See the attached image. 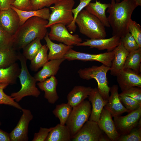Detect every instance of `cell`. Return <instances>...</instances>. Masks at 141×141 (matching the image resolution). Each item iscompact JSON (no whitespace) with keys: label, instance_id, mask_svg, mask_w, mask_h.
I'll list each match as a JSON object with an SVG mask.
<instances>
[{"label":"cell","instance_id":"484cf974","mask_svg":"<svg viewBox=\"0 0 141 141\" xmlns=\"http://www.w3.org/2000/svg\"><path fill=\"white\" fill-rule=\"evenodd\" d=\"M20 71L21 69L16 62L8 67L0 68V83L16 84Z\"/></svg>","mask_w":141,"mask_h":141},{"label":"cell","instance_id":"8d00e7d4","mask_svg":"<svg viewBox=\"0 0 141 141\" xmlns=\"http://www.w3.org/2000/svg\"><path fill=\"white\" fill-rule=\"evenodd\" d=\"M92 0H79L80 3L78 6L75 8L72 9V11L73 15V20L70 25L67 26L69 31L73 32L75 31L77 26L75 21L77 15Z\"/></svg>","mask_w":141,"mask_h":141},{"label":"cell","instance_id":"f546056e","mask_svg":"<svg viewBox=\"0 0 141 141\" xmlns=\"http://www.w3.org/2000/svg\"><path fill=\"white\" fill-rule=\"evenodd\" d=\"M48 50L46 44L42 45L37 55L30 60V68L32 71H37L48 61L47 54Z\"/></svg>","mask_w":141,"mask_h":141},{"label":"cell","instance_id":"e575fe53","mask_svg":"<svg viewBox=\"0 0 141 141\" xmlns=\"http://www.w3.org/2000/svg\"><path fill=\"white\" fill-rule=\"evenodd\" d=\"M120 101L124 106L130 112L141 107V102L121 93L119 94Z\"/></svg>","mask_w":141,"mask_h":141},{"label":"cell","instance_id":"30bf717a","mask_svg":"<svg viewBox=\"0 0 141 141\" xmlns=\"http://www.w3.org/2000/svg\"><path fill=\"white\" fill-rule=\"evenodd\" d=\"M114 57L113 51L98 54H91L78 52L71 49L65 54L64 58L68 61H96L110 67Z\"/></svg>","mask_w":141,"mask_h":141},{"label":"cell","instance_id":"5bb4252c","mask_svg":"<svg viewBox=\"0 0 141 141\" xmlns=\"http://www.w3.org/2000/svg\"><path fill=\"white\" fill-rule=\"evenodd\" d=\"M112 117L110 112L104 107L97 123L100 128L110 140L117 141L120 135L116 130Z\"/></svg>","mask_w":141,"mask_h":141},{"label":"cell","instance_id":"d6986e66","mask_svg":"<svg viewBox=\"0 0 141 141\" xmlns=\"http://www.w3.org/2000/svg\"><path fill=\"white\" fill-rule=\"evenodd\" d=\"M113 51L114 57L110 70L111 75L116 76L124 68L125 60L129 52L124 48L121 40L119 44Z\"/></svg>","mask_w":141,"mask_h":141},{"label":"cell","instance_id":"4fadbf2b","mask_svg":"<svg viewBox=\"0 0 141 141\" xmlns=\"http://www.w3.org/2000/svg\"><path fill=\"white\" fill-rule=\"evenodd\" d=\"M122 91L134 86L141 87V75L129 68H124L116 76Z\"/></svg>","mask_w":141,"mask_h":141},{"label":"cell","instance_id":"836d02e7","mask_svg":"<svg viewBox=\"0 0 141 141\" xmlns=\"http://www.w3.org/2000/svg\"><path fill=\"white\" fill-rule=\"evenodd\" d=\"M138 125L133 128L128 133L120 135L118 141H141V119Z\"/></svg>","mask_w":141,"mask_h":141},{"label":"cell","instance_id":"f35d334b","mask_svg":"<svg viewBox=\"0 0 141 141\" xmlns=\"http://www.w3.org/2000/svg\"><path fill=\"white\" fill-rule=\"evenodd\" d=\"M13 35L10 34L0 26V48H12Z\"/></svg>","mask_w":141,"mask_h":141},{"label":"cell","instance_id":"ba28073f","mask_svg":"<svg viewBox=\"0 0 141 141\" xmlns=\"http://www.w3.org/2000/svg\"><path fill=\"white\" fill-rule=\"evenodd\" d=\"M97 122L89 120L84 124L78 131L71 137L72 141H110L103 134Z\"/></svg>","mask_w":141,"mask_h":141},{"label":"cell","instance_id":"7bdbcfd3","mask_svg":"<svg viewBox=\"0 0 141 141\" xmlns=\"http://www.w3.org/2000/svg\"><path fill=\"white\" fill-rule=\"evenodd\" d=\"M12 5L20 10L31 11L30 0H15Z\"/></svg>","mask_w":141,"mask_h":141},{"label":"cell","instance_id":"7c38bea8","mask_svg":"<svg viewBox=\"0 0 141 141\" xmlns=\"http://www.w3.org/2000/svg\"><path fill=\"white\" fill-rule=\"evenodd\" d=\"M22 114L16 126L9 133L11 141H27L29 123L33 116L29 110L22 109Z\"/></svg>","mask_w":141,"mask_h":141},{"label":"cell","instance_id":"ee69618b","mask_svg":"<svg viewBox=\"0 0 141 141\" xmlns=\"http://www.w3.org/2000/svg\"><path fill=\"white\" fill-rule=\"evenodd\" d=\"M15 0H0V9L1 10H7L10 8L11 5Z\"/></svg>","mask_w":141,"mask_h":141},{"label":"cell","instance_id":"e0dca14e","mask_svg":"<svg viewBox=\"0 0 141 141\" xmlns=\"http://www.w3.org/2000/svg\"><path fill=\"white\" fill-rule=\"evenodd\" d=\"M118 86L114 85L110 87L111 95L109 96L108 102L104 107L111 114L112 117L121 115L125 112H130L121 103L118 92Z\"/></svg>","mask_w":141,"mask_h":141},{"label":"cell","instance_id":"1f68e13d","mask_svg":"<svg viewBox=\"0 0 141 141\" xmlns=\"http://www.w3.org/2000/svg\"><path fill=\"white\" fill-rule=\"evenodd\" d=\"M40 40L37 38L23 48L22 54L27 60H31L37 55L42 46Z\"/></svg>","mask_w":141,"mask_h":141},{"label":"cell","instance_id":"5b68a950","mask_svg":"<svg viewBox=\"0 0 141 141\" xmlns=\"http://www.w3.org/2000/svg\"><path fill=\"white\" fill-rule=\"evenodd\" d=\"M110 68L102 64L98 66L81 69L78 71L80 77L87 80L95 79L98 84V90L103 99L108 101L109 96L110 87L108 85L107 73Z\"/></svg>","mask_w":141,"mask_h":141},{"label":"cell","instance_id":"681fc988","mask_svg":"<svg viewBox=\"0 0 141 141\" xmlns=\"http://www.w3.org/2000/svg\"><path fill=\"white\" fill-rule=\"evenodd\" d=\"M1 11V10L0 9V12Z\"/></svg>","mask_w":141,"mask_h":141},{"label":"cell","instance_id":"277c9868","mask_svg":"<svg viewBox=\"0 0 141 141\" xmlns=\"http://www.w3.org/2000/svg\"><path fill=\"white\" fill-rule=\"evenodd\" d=\"M18 58L21 64V71L18 78L21 88L18 91L12 93L10 96L16 102L20 101L23 98L27 96L37 97L40 94V91L36 86L37 80L34 77L30 74L28 69L27 59L19 51H18Z\"/></svg>","mask_w":141,"mask_h":141},{"label":"cell","instance_id":"4dcf8cb0","mask_svg":"<svg viewBox=\"0 0 141 141\" xmlns=\"http://www.w3.org/2000/svg\"><path fill=\"white\" fill-rule=\"evenodd\" d=\"M72 107L68 103L57 105L52 111L55 117L59 120L60 124L65 125L72 111Z\"/></svg>","mask_w":141,"mask_h":141},{"label":"cell","instance_id":"83f0119b","mask_svg":"<svg viewBox=\"0 0 141 141\" xmlns=\"http://www.w3.org/2000/svg\"><path fill=\"white\" fill-rule=\"evenodd\" d=\"M18 51L13 48H0V68L8 67L18 60Z\"/></svg>","mask_w":141,"mask_h":141},{"label":"cell","instance_id":"d4e9b609","mask_svg":"<svg viewBox=\"0 0 141 141\" xmlns=\"http://www.w3.org/2000/svg\"><path fill=\"white\" fill-rule=\"evenodd\" d=\"M10 8L17 13L19 18V26L23 24L29 19L34 16L38 17L43 19L48 20L50 15L49 8H44L36 10L26 11L21 10L11 5Z\"/></svg>","mask_w":141,"mask_h":141},{"label":"cell","instance_id":"6da1fadb","mask_svg":"<svg viewBox=\"0 0 141 141\" xmlns=\"http://www.w3.org/2000/svg\"><path fill=\"white\" fill-rule=\"evenodd\" d=\"M138 6L134 0H123L118 3L111 0L107 12L109 14L107 18L113 36L121 38L129 32L128 24L133 12Z\"/></svg>","mask_w":141,"mask_h":141},{"label":"cell","instance_id":"8fae6325","mask_svg":"<svg viewBox=\"0 0 141 141\" xmlns=\"http://www.w3.org/2000/svg\"><path fill=\"white\" fill-rule=\"evenodd\" d=\"M141 117V107L126 115H120L114 117L116 128L119 135L129 133L137 125Z\"/></svg>","mask_w":141,"mask_h":141},{"label":"cell","instance_id":"74e56055","mask_svg":"<svg viewBox=\"0 0 141 141\" xmlns=\"http://www.w3.org/2000/svg\"><path fill=\"white\" fill-rule=\"evenodd\" d=\"M128 30L139 47L141 48V27L140 25L131 19L128 24Z\"/></svg>","mask_w":141,"mask_h":141},{"label":"cell","instance_id":"60d3db41","mask_svg":"<svg viewBox=\"0 0 141 141\" xmlns=\"http://www.w3.org/2000/svg\"><path fill=\"white\" fill-rule=\"evenodd\" d=\"M141 87L134 86L122 91V94L141 102Z\"/></svg>","mask_w":141,"mask_h":141},{"label":"cell","instance_id":"f6af8a7d","mask_svg":"<svg viewBox=\"0 0 141 141\" xmlns=\"http://www.w3.org/2000/svg\"><path fill=\"white\" fill-rule=\"evenodd\" d=\"M0 141H11L9 133L0 129Z\"/></svg>","mask_w":141,"mask_h":141},{"label":"cell","instance_id":"c3c4849f","mask_svg":"<svg viewBox=\"0 0 141 141\" xmlns=\"http://www.w3.org/2000/svg\"><path fill=\"white\" fill-rule=\"evenodd\" d=\"M1 122H0V125H1Z\"/></svg>","mask_w":141,"mask_h":141},{"label":"cell","instance_id":"b9f144b4","mask_svg":"<svg viewBox=\"0 0 141 141\" xmlns=\"http://www.w3.org/2000/svg\"><path fill=\"white\" fill-rule=\"evenodd\" d=\"M53 127L49 128L40 127L38 132L34 134L32 141H45Z\"/></svg>","mask_w":141,"mask_h":141},{"label":"cell","instance_id":"44dd1931","mask_svg":"<svg viewBox=\"0 0 141 141\" xmlns=\"http://www.w3.org/2000/svg\"><path fill=\"white\" fill-rule=\"evenodd\" d=\"M66 59H54L48 61L42 68L34 75L37 81L42 82L52 76H55L60 69V66Z\"/></svg>","mask_w":141,"mask_h":141},{"label":"cell","instance_id":"4316f807","mask_svg":"<svg viewBox=\"0 0 141 141\" xmlns=\"http://www.w3.org/2000/svg\"><path fill=\"white\" fill-rule=\"evenodd\" d=\"M71 137L67 126L59 124L53 127L45 141H69Z\"/></svg>","mask_w":141,"mask_h":141},{"label":"cell","instance_id":"603a6c76","mask_svg":"<svg viewBox=\"0 0 141 141\" xmlns=\"http://www.w3.org/2000/svg\"><path fill=\"white\" fill-rule=\"evenodd\" d=\"M93 89L90 87L75 86L67 96V103L72 107L78 105L88 97Z\"/></svg>","mask_w":141,"mask_h":141},{"label":"cell","instance_id":"7dc6e473","mask_svg":"<svg viewBox=\"0 0 141 141\" xmlns=\"http://www.w3.org/2000/svg\"><path fill=\"white\" fill-rule=\"evenodd\" d=\"M114 0L116 2L118 3L120 2L121 0Z\"/></svg>","mask_w":141,"mask_h":141},{"label":"cell","instance_id":"9c48e42d","mask_svg":"<svg viewBox=\"0 0 141 141\" xmlns=\"http://www.w3.org/2000/svg\"><path fill=\"white\" fill-rule=\"evenodd\" d=\"M50 30L48 33L49 39L63 43L67 45H76L82 40L77 34H72L68 31L66 26L60 23L52 25L50 27Z\"/></svg>","mask_w":141,"mask_h":141},{"label":"cell","instance_id":"bcb514c9","mask_svg":"<svg viewBox=\"0 0 141 141\" xmlns=\"http://www.w3.org/2000/svg\"><path fill=\"white\" fill-rule=\"evenodd\" d=\"M138 6H141V0H134Z\"/></svg>","mask_w":141,"mask_h":141},{"label":"cell","instance_id":"2e32d148","mask_svg":"<svg viewBox=\"0 0 141 141\" xmlns=\"http://www.w3.org/2000/svg\"><path fill=\"white\" fill-rule=\"evenodd\" d=\"M121 38L116 36L105 39H87L78 44L77 46H88L90 48H96L99 50H107V52L113 51L119 44Z\"/></svg>","mask_w":141,"mask_h":141},{"label":"cell","instance_id":"cb8c5ba5","mask_svg":"<svg viewBox=\"0 0 141 141\" xmlns=\"http://www.w3.org/2000/svg\"><path fill=\"white\" fill-rule=\"evenodd\" d=\"M110 3H103L96 0L95 2H90L85 7V9L97 17L105 27H110L106 10L110 6Z\"/></svg>","mask_w":141,"mask_h":141},{"label":"cell","instance_id":"ffe728a7","mask_svg":"<svg viewBox=\"0 0 141 141\" xmlns=\"http://www.w3.org/2000/svg\"><path fill=\"white\" fill-rule=\"evenodd\" d=\"M57 84V80L55 76L37 84L39 89L44 91V98L50 103L54 104L59 98L56 91Z\"/></svg>","mask_w":141,"mask_h":141},{"label":"cell","instance_id":"f1b7e54d","mask_svg":"<svg viewBox=\"0 0 141 141\" xmlns=\"http://www.w3.org/2000/svg\"><path fill=\"white\" fill-rule=\"evenodd\" d=\"M141 48L129 52L127 56L124 68H130L135 72L141 73Z\"/></svg>","mask_w":141,"mask_h":141},{"label":"cell","instance_id":"ab89813d","mask_svg":"<svg viewBox=\"0 0 141 141\" xmlns=\"http://www.w3.org/2000/svg\"><path fill=\"white\" fill-rule=\"evenodd\" d=\"M59 0H30L31 10L42 9L50 7Z\"/></svg>","mask_w":141,"mask_h":141},{"label":"cell","instance_id":"3957f363","mask_svg":"<svg viewBox=\"0 0 141 141\" xmlns=\"http://www.w3.org/2000/svg\"><path fill=\"white\" fill-rule=\"evenodd\" d=\"M75 21L80 32L90 39L104 38L107 36L105 26L97 17L85 9L79 13Z\"/></svg>","mask_w":141,"mask_h":141},{"label":"cell","instance_id":"52a82bcc","mask_svg":"<svg viewBox=\"0 0 141 141\" xmlns=\"http://www.w3.org/2000/svg\"><path fill=\"white\" fill-rule=\"evenodd\" d=\"M91 105L89 101L84 100L72 108L66 124L71 137L75 135L88 121L91 114Z\"/></svg>","mask_w":141,"mask_h":141},{"label":"cell","instance_id":"7a4b0ae2","mask_svg":"<svg viewBox=\"0 0 141 141\" xmlns=\"http://www.w3.org/2000/svg\"><path fill=\"white\" fill-rule=\"evenodd\" d=\"M48 21L34 16L28 19L20 26L13 35L12 48L19 51L27 45L37 38L42 40L47 33L46 27Z\"/></svg>","mask_w":141,"mask_h":141},{"label":"cell","instance_id":"d590c367","mask_svg":"<svg viewBox=\"0 0 141 141\" xmlns=\"http://www.w3.org/2000/svg\"><path fill=\"white\" fill-rule=\"evenodd\" d=\"M121 40L124 48L129 53L140 48L129 32L127 33L124 37L121 38Z\"/></svg>","mask_w":141,"mask_h":141},{"label":"cell","instance_id":"8992f818","mask_svg":"<svg viewBox=\"0 0 141 141\" xmlns=\"http://www.w3.org/2000/svg\"><path fill=\"white\" fill-rule=\"evenodd\" d=\"M75 4L74 0H59L50 7L51 11L46 28L54 24L60 23L68 25L73 21L74 17L72 10Z\"/></svg>","mask_w":141,"mask_h":141},{"label":"cell","instance_id":"7402d4cb","mask_svg":"<svg viewBox=\"0 0 141 141\" xmlns=\"http://www.w3.org/2000/svg\"><path fill=\"white\" fill-rule=\"evenodd\" d=\"M44 38L49 50L48 54V60L64 58L67 53L73 47L72 45H66L61 43L57 44L53 42L49 39L48 33Z\"/></svg>","mask_w":141,"mask_h":141},{"label":"cell","instance_id":"9a60e30c","mask_svg":"<svg viewBox=\"0 0 141 141\" xmlns=\"http://www.w3.org/2000/svg\"><path fill=\"white\" fill-rule=\"evenodd\" d=\"M19 18L16 12L11 8L0 12V26L13 35L19 26Z\"/></svg>","mask_w":141,"mask_h":141},{"label":"cell","instance_id":"ac0fdd59","mask_svg":"<svg viewBox=\"0 0 141 141\" xmlns=\"http://www.w3.org/2000/svg\"><path fill=\"white\" fill-rule=\"evenodd\" d=\"M88 97L92 107L89 120L98 122L102 110L108 101L103 99L97 88H93Z\"/></svg>","mask_w":141,"mask_h":141},{"label":"cell","instance_id":"d6a6232c","mask_svg":"<svg viewBox=\"0 0 141 141\" xmlns=\"http://www.w3.org/2000/svg\"><path fill=\"white\" fill-rule=\"evenodd\" d=\"M9 85L6 83H0V105H9L20 110L22 109L21 106L10 96L6 94L4 90Z\"/></svg>","mask_w":141,"mask_h":141}]
</instances>
